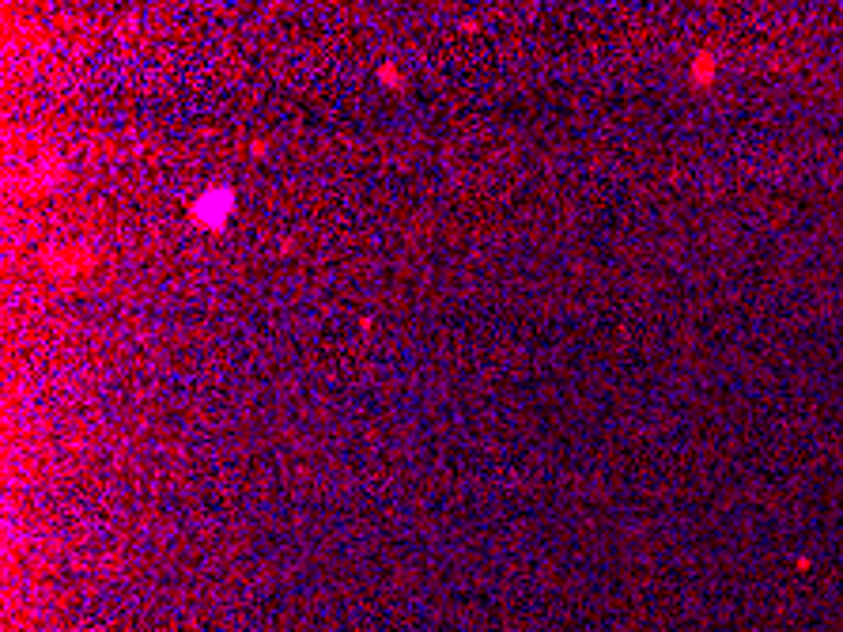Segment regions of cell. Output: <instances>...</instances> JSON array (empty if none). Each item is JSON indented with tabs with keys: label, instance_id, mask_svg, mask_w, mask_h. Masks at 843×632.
I'll list each match as a JSON object with an SVG mask.
<instances>
[{
	"label": "cell",
	"instance_id": "6da1fadb",
	"mask_svg": "<svg viewBox=\"0 0 843 632\" xmlns=\"http://www.w3.org/2000/svg\"><path fill=\"white\" fill-rule=\"evenodd\" d=\"M227 201H231V197H227V190H216V201H201V209H197V212H201L204 220H208V227H216V224L223 220Z\"/></svg>",
	"mask_w": 843,
	"mask_h": 632
}]
</instances>
